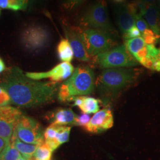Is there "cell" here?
I'll list each match as a JSON object with an SVG mask.
<instances>
[{
    "label": "cell",
    "mask_w": 160,
    "mask_h": 160,
    "mask_svg": "<svg viewBox=\"0 0 160 160\" xmlns=\"http://www.w3.org/2000/svg\"><path fill=\"white\" fill-rule=\"evenodd\" d=\"M0 87L8 94L11 104L24 108L53 102L59 87L58 82L31 79L17 67L6 69L0 78Z\"/></svg>",
    "instance_id": "1"
},
{
    "label": "cell",
    "mask_w": 160,
    "mask_h": 160,
    "mask_svg": "<svg viewBox=\"0 0 160 160\" xmlns=\"http://www.w3.org/2000/svg\"><path fill=\"white\" fill-rule=\"evenodd\" d=\"M138 75L134 68L106 69L96 81V87L104 104H108L119 95L126 87L129 86Z\"/></svg>",
    "instance_id": "2"
},
{
    "label": "cell",
    "mask_w": 160,
    "mask_h": 160,
    "mask_svg": "<svg viewBox=\"0 0 160 160\" xmlns=\"http://www.w3.org/2000/svg\"><path fill=\"white\" fill-rule=\"evenodd\" d=\"M96 86L94 73L88 66H79L59 86L58 98L61 102H71L74 98L92 94Z\"/></svg>",
    "instance_id": "3"
},
{
    "label": "cell",
    "mask_w": 160,
    "mask_h": 160,
    "mask_svg": "<svg viewBox=\"0 0 160 160\" xmlns=\"http://www.w3.org/2000/svg\"><path fill=\"white\" fill-rule=\"evenodd\" d=\"M80 27L100 29L114 36L118 34L110 21L105 0H97L82 13L80 18Z\"/></svg>",
    "instance_id": "4"
},
{
    "label": "cell",
    "mask_w": 160,
    "mask_h": 160,
    "mask_svg": "<svg viewBox=\"0 0 160 160\" xmlns=\"http://www.w3.org/2000/svg\"><path fill=\"white\" fill-rule=\"evenodd\" d=\"M81 35L86 51L90 57H94L110 50L116 45L115 36L100 29L81 28Z\"/></svg>",
    "instance_id": "5"
},
{
    "label": "cell",
    "mask_w": 160,
    "mask_h": 160,
    "mask_svg": "<svg viewBox=\"0 0 160 160\" xmlns=\"http://www.w3.org/2000/svg\"><path fill=\"white\" fill-rule=\"evenodd\" d=\"M51 39L49 29L40 24H31L23 29L20 40L23 47L31 52H38L46 48Z\"/></svg>",
    "instance_id": "6"
},
{
    "label": "cell",
    "mask_w": 160,
    "mask_h": 160,
    "mask_svg": "<svg viewBox=\"0 0 160 160\" xmlns=\"http://www.w3.org/2000/svg\"><path fill=\"white\" fill-rule=\"evenodd\" d=\"M94 57L95 62L102 68H128L137 66L138 64L125 45L112 48Z\"/></svg>",
    "instance_id": "7"
},
{
    "label": "cell",
    "mask_w": 160,
    "mask_h": 160,
    "mask_svg": "<svg viewBox=\"0 0 160 160\" xmlns=\"http://www.w3.org/2000/svg\"><path fill=\"white\" fill-rule=\"evenodd\" d=\"M14 131L17 137L26 143L40 145L45 143L44 132L40 123L33 118L22 115Z\"/></svg>",
    "instance_id": "8"
},
{
    "label": "cell",
    "mask_w": 160,
    "mask_h": 160,
    "mask_svg": "<svg viewBox=\"0 0 160 160\" xmlns=\"http://www.w3.org/2000/svg\"><path fill=\"white\" fill-rule=\"evenodd\" d=\"M22 112L11 106L0 107V137L6 145L10 143L17 122L22 116Z\"/></svg>",
    "instance_id": "9"
},
{
    "label": "cell",
    "mask_w": 160,
    "mask_h": 160,
    "mask_svg": "<svg viewBox=\"0 0 160 160\" xmlns=\"http://www.w3.org/2000/svg\"><path fill=\"white\" fill-rule=\"evenodd\" d=\"M62 28L66 38L72 49L75 57L81 61L89 62L90 56L88 54L81 35V28L63 22Z\"/></svg>",
    "instance_id": "10"
},
{
    "label": "cell",
    "mask_w": 160,
    "mask_h": 160,
    "mask_svg": "<svg viewBox=\"0 0 160 160\" xmlns=\"http://www.w3.org/2000/svg\"><path fill=\"white\" fill-rule=\"evenodd\" d=\"M74 70V66L70 62H62L47 72H26L25 74L28 77L33 80L49 78L52 82H59L69 78Z\"/></svg>",
    "instance_id": "11"
},
{
    "label": "cell",
    "mask_w": 160,
    "mask_h": 160,
    "mask_svg": "<svg viewBox=\"0 0 160 160\" xmlns=\"http://www.w3.org/2000/svg\"><path fill=\"white\" fill-rule=\"evenodd\" d=\"M113 116L110 108H106L94 113L85 129L92 133L105 131L113 126Z\"/></svg>",
    "instance_id": "12"
},
{
    "label": "cell",
    "mask_w": 160,
    "mask_h": 160,
    "mask_svg": "<svg viewBox=\"0 0 160 160\" xmlns=\"http://www.w3.org/2000/svg\"><path fill=\"white\" fill-rule=\"evenodd\" d=\"M135 16L126 7L125 4H122L116 9V20L121 33L126 32L135 26Z\"/></svg>",
    "instance_id": "13"
},
{
    "label": "cell",
    "mask_w": 160,
    "mask_h": 160,
    "mask_svg": "<svg viewBox=\"0 0 160 160\" xmlns=\"http://www.w3.org/2000/svg\"><path fill=\"white\" fill-rule=\"evenodd\" d=\"M53 125L59 126H78V116L71 109H60L52 116Z\"/></svg>",
    "instance_id": "14"
},
{
    "label": "cell",
    "mask_w": 160,
    "mask_h": 160,
    "mask_svg": "<svg viewBox=\"0 0 160 160\" xmlns=\"http://www.w3.org/2000/svg\"><path fill=\"white\" fill-rule=\"evenodd\" d=\"M10 142L19 151L23 158H24L26 160H30L32 159L36 150L39 146L36 145L26 143L22 141L17 137V135L14 131L12 135Z\"/></svg>",
    "instance_id": "15"
},
{
    "label": "cell",
    "mask_w": 160,
    "mask_h": 160,
    "mask_svg": "<svg viewBox=\"0 0 160 160\" xmlns=\"http://www.w3.org/2000/svg\"><path fill=\"white\" fill-rule=\"evenodd\" d=\"M159 10L155 4L148 5L144 14V17L151 29L156 34L160 35V28L158 25Z\"/></svg>",
    "instance_id": "16"
},
{
    "label": "cell",
    "mask_w": 160,
    "mask_h": 160,
    "mask_svg": "<svg viewBox=\"0 0 160 160\" xmlns=\"http://www.w3.org/2000/svg\"><path fill=\"white\" fill-rule=\"evenodd\" d=\"M57 52L58 57L62 62H70L74 56L72 49L67 38L60 40L57 46Z\"/></svg>",
    "instance_id": "17"
},
{
    "label": "cell",
    "mask_w": 160,
    "mask_h": 160,
    "mask_svg": "<svg viewBox=\"0 0 160 160\" xmlns=\"http://www.w3.org/2000/svg\"><path fill=\"white\" fill-rule=\"evenodd\" d=\"M71 128L70 126L58 125L57 131L53 142L49 146L52 151H55L62 144L68 142Z\"/></svg>",
    "instance_id": "18"
},
{
    "label": "cell",
    "mask_w": 160,
    "mask_h": 160,
    "mask_svg": "<svg viewBox=\"0 0 160 160\" xmlns=\"http://www.w3.org/2000/svg\"><path fill=\"white\" fill-rule=\"evenodd\" d=\"M29 4V0H0V8L14 12L25 11Z\"/></svg>",
    "instance_id": "19"
},
{
    "label": "cell",
    "mask_w": 160,
    "mask_h": 160,
    "mask_svg": "<svg viewBox=\"0 0 160 160\" xmlns=\"http://www.w3.org/2000/svg\"><path fill=\"white\" fill-rule=\"evenodd\" d=\"M78 108L83 113H96L100 110L99 101L92 97L82 96V102Z\"/></svg>",
    "instance_id": "20"
},
{
    "label": "cell",
    "mask_w": 160,
    "mask_h": 160,
    "mask_svg": "<svg viewBox=\"0 0 160 160\" xmlns=\"http://www.w3.org/2000/svg\"><path fill=\"white\" fill-rule=\"evenodd\" d=\"M146 45L142 36L128 39L125 40V42L126 48L133 57L143 49Z\"/></svg>",
    "instance_id": "21"
},
{
    "label": "cell",
    "mask_w": 160,
    "mask_h": 160,
    "mask_svg": "<svg viewBox=\"0 0 160 160\" xmlns=\"http://www.w3.org/2000/svg\"><path fill=\"white\" fill-rule=\"evenodd\" d=\"M22 155L13 144L10 142L0 153V160H17Z\"/></svg>",
    "instance_id": "22"
},
{
    "label": "cell",
    "mask_w": 160,
    "mask_h": 160,
    "mask_svg": "<svg viewBox=\"0 0 160 160\" xmlns=\"http://www.w3.org/2000/svg\"><path fill=\"white\" fill-rule=\"evenodd\" d=\"M52 152L46 143H42L38 146L32 159L30 160H51Z\"/></svg>",
    "instance_id": "23"
},
{
    "label": "cell",
    "mask_w": 160,
    "mask_h": 160,
    "mask_svg": "<svg viewBox=\"0 0 160 160\" xmlns=\"http://www.w3.org/2000/svg\"><path fill=\"white\" fill-rule=\"evenodd\" d=\"M141 36L147 45H153L158 42V40L160 38V35L156 34L151 29H148L145 30L142 33Z\"/></svg>",
    "instance_id": "24"
},
{
    "label": "cell",
    "mask_w": 160,
    "mask_h": 160,
    "mask_svg": "<svg viewBox=\"0 0 160 160\" xmlns=\"http://www.w3.org/2000/svg\"><path fill=\"white\" fill-rule=\"evenodd\" d=\"M87 0H64L62 7L66 12H72L77 9Z\"/></svg>",
    "instance_id": "25"
},
{
    "label": "cell",
    "mask_w": 160,
    "mask_h": 160,
    "mask_svg": "<svg viewBox=\"0 0 160 160\" xmlns=\"http://www.w3.org/2000/svg\"><path fill=\"white\" fill-rule=\"evenodd\" d=\"M11 104L10 97L7 92L0 87V107L8 106Z\"/></svg>",
    "instance_id": "26"
},
{
    "label": "cell",
    "mask_w": 160,
    "mask_h": 160,
    "mask_svg": "<svg viewBox=\"0 0 160 160\" xmlns=\"http://www.w3.org/2000/svg\"><path fill=\"white\" fill-rule=\"evenodd\" d=\"M135 26L141 33H142L145 30L148 29L149 27L147 22L141 16H137L135 17Z\"/></svg>",
    "instance_id": "27"
},
{
    "label": "cell",
    "mask_w": 160,
    "mask_h": 160,
    "mask_svg": "<svg viewBox=\"0 0 160 160\" xmlns=\"http://www.w3.org/2000/svg\"><path fill=\"white\" fill-rule=\"evenodd\" d=\"M141 33L138 29L136 26H134L129 30H128L125 34H123V38L126 40L135 38L141 36Z\"/></svg>",
    "instance_id": "28"
},
{
    "label": "cell",
    "mask_w": 160,
    "mask_h": 160,
    "mask_svg": "<svg viewBox=\"0 0 160 160\" xmlns=\"http://www.w3.org/2000/svg\"><path fill=\"white\" fill-rule=\"evenodd\" d=\"M91 119L90 114L83 113L78 116V126H82L85 128Z\"/></svg>",
    "instance_id": "29"
},
{
    "label": "cell",
    "mask_w": 160,
    "mask_h": 160,
    "mask_svg": "<svg viewBox=\"0 0 160 160\" xmlns=\"http://www.w3.org/2000/svg\"><path fill=\"white\" fill-rule=\"evenodd\" d=\"M7 69L6 64L3 59L0 57V74L5 72Z\"/></svg>",
    "instance_id": "30"
},
{
    "label": "cell",
    "mask_w": 160,
    "mask_h": 160,
    "mask_svg": "<svg viewBox=\"0 0 160 160\" xmlns=\"http://www.w3.org/2000/svg\"><path fill=\"white\" fill-rule=\"evenodd\" d=\"M6 146V143L5 141L0 137V153L1 152V151L4 149Z\"/></svg>",
    "instance_id": "31"
},
{
    "label": "cell",
    "mask_w": 160,
    "mask_h": 160,
    "mask_svg": "<svg viewBox=\"0 0 160 160\" xmlns=\"http://www.w3.org/2000/svg\"><path fill=\"white\" fill-rule=\"evenodd\" d=\"M145 4L147 5H151V4H155V2L156 0H141Z\"/></svg>",
    "instance_id": "32"
},
{
    "label": "cell",
    "mask_w": 160,
    "mask_h": 160,
    "mask_svg": "<svg viewBox=\"0 0 160 160\" xmlns=\"http://www.w3.org/2000/svg\"><path fill=\"white\" fill-rule=\"evenodd\" d=\"M112 1H113L116 4H123L126 0H112Z\"/></svg>",
    "instance_id": "33"
},
{
    "label": "cell",
    "mask_w": 160,
    "mask_h": 160,
    "mask_svg": "<svg viewBox=\"0 0 160 160\" xmlns=\"http://www.w3.org/2000/svg\"><path fill=\"white\" fill-rule=\"evenodd\" d=\"M37 1H38V0H29V4H30V5H32V4H33V2Z\"/></svg>",
    "instance_id": "34"
},
{
    "label": "cell",
    "mask_w": 160,
    "mask_h": 160,
    "mask_svg": "<svg viewBox=\"0 0 160 160\" xmlns=\"http://www.w3.org/2000/svg\"><path fill=\"white\" fill-rule=\"evenodd\" d=\"M26 160L24 158H23V157H20L18 160Z\"/></svg>",
    "instance_id": "35"
},
{
    "label": "cell",
    "mask_w": 160,
    "mask_h": 160,
    "mask_svg": "<svg viewBox=\"0 0 160 160\" xmlns=\"http://www.w3.org/2000/svg\"><path fill=\"white\" fill-rule=\"evenodd\" d=\"M159 50H160V51H159V57H160V49Z\"/></svg>",
    "instance_id": "36"
},
{
    "label": "cell",
    "mask_w": 160,
    "mask_h": 160,
    "mask_svg": "<svg viewBox=\"0 0 160 160\" xmlns=\"http://www.w3.org/2000/svg\"><path fill=\"white\" fill-rule=\"evenodd\" d=\"M158 1H159V3L160 4V0H158Z\"/></svg>",
    "instance_id": "37"
},
{
    "label": "cell",
    "mask_w": 160,
    "mask_h": 160,
    "mask_svg": "<svg viewBox=\"0 0 160 160\" xmlns=\"http://www.w3.org/2000/svg\"><path fill=\"white\" fill-rule=\"evenodd\" d=\"M0 14H1V8H0Z\"/></svg>",
    "instance_id": "38"
}]
</instances>
